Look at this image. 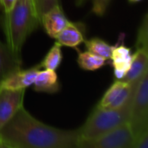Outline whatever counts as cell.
<instances>
[{
  "instance_id": "cell-1",
  "label": "cell",
  "mask_w": 148,
  "mask_h": 148,
  "mask_svg": "<svg viewBox=\"0 0 148 148\" xmlns=\"http://www.w3.org/2000/svg\"><path fill=\"white\" fill-rule=\"evenodd\" d=\"M4 148H78L80 134L59 129L36 119L23 105L0 129Z\"/></svg>"
},
{
  "instance_id": "cell-2",
  "label": "cell",
  "mask_w": 148,
  "mask_h": 148,
  "mask_svg": "<svg viewBox=\"0 0 148 148\" xmlns=\"http://www.w3.org/2000/svg\"><path fill=\"white\" fill-rule=\"evenodd\" d=\"M40 24L35 0H17L10 11L0 16V27L6 44L20 56L26 39Z\"/></svg>"
},
{
  "instance_id": "cell-3",
  "label": "cell",
  "mask_w": 148,
  "mask_h": 148,
  "mask_svg": "<svg viewBox=\"0 0 148 148\" xmlns=\"http://www.w3.org/2000/svg\"><path fill=\"white\" fill-rule=\"evenodd\" d=\"M131 102L132 100L119 108H101L95 107L84 124L78 128L80 140L97 137L127 122Z\"/></svg>"
},
{
  "instance_id": "cell-4",
  "label": "cell",
  "mask_w": 148,
  "mask_h": 148,
  "mask_svg": "<svg viewBox=\"0 0 148 148\" xmlns=\"http://www.w3.org/2000/svg\"><path fill=\"white\" fill-rule=\"evenodd\" d=\"M128 123L134 136L148 130V70L141 75L136 84Z\"/></svg>"
},
{
  "instance_id": "cell-5",
  "label": "cell",
  "mask_w": 148,
  "mask_h": 148,
  "mask_svg": "<svg viewBox=\"0 0 148 148\" xmlns=\"http://www.w3.org/2000/svg\"><path fill=\"white\" fill-rule=\"evenodd\" d=\"M134 135L127 122L97 137L82 140L78 148H133Z\"/></svg>"
},
{
  "instance_id": "cell-6",
  "label": "cell",
  "mask_w": 148,
  "mask_h": 148,
  "mask_svg": "<svg viewBox=\"0 0 148 148\" xmlns=\"http://www.w3.org/2000/svg\"><path fill=\"white\" fill-rule=\"evenodd\" d=\"M137 82L130 83L123 80H115L104 93L96 107L101 108H121L132 100Z\"/></svg>"
},
{
  "instance_id": "cell-7",
  "label": "cell",
  "mask_w": 148,
  "mask_h": 148,
  "mask_svg": "<svg viewBox=\"0 0 148 148\" xmlns=\"http://www.w3.org/2000/svg\"><path fill=\"white\" fill-rule=\"evenodd\" d=\"M25 89H9L0 87V129L23 105Z\"/></svg>"
},
{
  "instance_id": "cell-8",
  "label": "cell",
  "mask_w": 148,
  "mask_h": 148,
  "mask_svg": "<svg viewBox=\"0 0 148 148\" xmlns=\"http://www.w3.org/2000/svg\"><path fill=\"white\" fill-rule=\"evenodd\" d=\"M40 21L48 36L55 39L69 22L62 10L61 4L56 5L44 12L42 15Z\"/></svg>"
},
{
  "instance_id": "cell-9",
  "label": "cell",
  "mask_w": 148,
  "mask_h": 148,
  "mask_svg": "<svg viewBox=\"0 0 148 148\" xmlns=\"http://www.w3.org/2000/svg\"><path fill=\"white\" fill-rule=\"evenodd\" d=\"M116 80H122L128 72L133 61V54L130 48L122 42L114 45L110 59Z\"/></svg>"
},
{
  "instance_id": "cell-10",
  "label": "cell",
  "mask_w": 148,
  "mask_h": 148,
  "mask_svg": "<svg viewBox=\"0 0 148 148\" xmlns=\"http://www.w3.org/2000/svg\"><path fill=\"white\" fill-rule=\"evenodd\" d=\"M40 69V63L27 69H21L8 76L0 84V87L9 89H26L33 85Z\"/></svg>"
},
{
  "instance_id": "cell-11",
  "label": "cell",
  "mask_w": 148,
  "mask_h": 148,
  "mask_svg": "<svg viewBox=\"0 0 148 148\" xmlns=\"http://www.w3.org/2000/svg\"><path fill=\"white\" fill-rule=\"evenodd\" d=\"M86 25L82 22H69L56 36V42L62 46L76 48L85 41Z\"/></svg>"
},
{
  "instance_id": "cell-12",
  "label": "cell",
  "mask_w": 148,
  "mask_h": 148,
  "mask_svg": "<svg viewBox=\"0 0 148 148\" xmlns=\"http://www.w3.org/2000/svg\"><path fill=\"white\" fill-rule=\"evenodd\" d=\"M22 59L6 43L0 41V84L10 75L22 69Z\"/></svg>"
},
{
  "instance_id": "cell-13",
  "label": "cell",
  "mask_w": 148,
  "mask_h": 148,
  "mask_svg": "<svg viewBox=\"0 0 148 148\" xmlns=\"http://www.w3.org/2000/svg\"><path fill=\"white\" fill-rule=\"evenodd\" d=\"M32 87L39 93L56 94L60 90L61 84L56 70L44 69L39 70Z\"/></svg>"
},
{
  "instance_id": "cell-14",
  "label": "cell",
  "mask_w": 148,
  "mask_h": 148,
  "mask_svg": "<svg viewBox=\"0 0 148 148\" xmlns=\"http://www.w3.org/2000/svg\"><path fill=\"white\" fill-rule=\"evenodd\" d=\"M147 70H148V49H136V51L133 54L131 67L122 80L130 83L136 82Z\"/></svg>"
},
{
  "instance_id": "cell-15",
  "label": "cell",
  "mask_w": 148,
  "mask_h": 148,
  "mask_svg": "<svg viewBox=\"0 0 148 148\" xmlns=\"http://www.w3.org/2000/svg\"><path fill=\"white\" fill-rule=\"evenodd\" d=\"M77 63L79 67L87 71H95L101 69L105 63L106 60L99 56H96L89 51H78Z\"/></svg>"
},
{
  "instance_id": "cell-16",
  "label": "cell",
  "mask_w": 148,
  "mask_h": 148,
  "mask_svg": "<svg viewBox=\"0 0 148 148\" xmlns=\"http://www.w3.org/2000/svg\"><path fill=\"white\" fill-rule=\"evenodd\" d=\"M85 48L88 51L104 58L106 61L110 59L111 53L113 50V45L104 41L100 37H93L84 42Z\"/></svg>"
},
{
  "instance_id": "cell-17",
  "label": "cell",
  "mask_w": 148,
  "mask_h": 148,
  "mask_svg": "<svg viewBox=\"0 0 148 148\" xmlns=\"http://www.w3.org/2000/svg\"><path fill=\"white\" fill-rule=\"evenodd\" d=\"M62 61V45L56 42L40 62V66L41 68H44L46 69L56 70L60 67Z\"/></svg>"
},
{
  "instance_id": "cell-18",
  "label": "cell",
  "mask_w": 148,
  "mask_h": 148,
  "mask_svg": "<svg viewBox=\"0 0 148 148\" xmlns=\"http://www.w3.org/2000/svg\"><path fill=\"white\" fill-rule=\"evenodd\" d=\"M136 49H148V16L146 14L138 29L137 37L135 41Z\"/></svg>"
},
{
  "instance_id": "cell-19",
  "label": "cell",
  "mask_w": 148,
  "mask_h": 148,
  "mask_svg": "<svg viewBox=\"0 0 148 148\" xmlns=\"http://www.w3.org/2000/svg\"><path fill=\"white\" fill-rule=\"evenodd\" d=\"M58 4H60V0H35L36 9L40 19L44 12Z\"/></svg>"
},
{
  "instance_id": "cell-20",
  "label": "cell",
  "mask_w": 148,
  "mask_h": 148,
  "mask_svg": "<svg viewBox=\"0 0 148 148\" xmlns=\"http://www.w3.org/2000/svg\"><path fill=\"white\" fill-rule=\"evenodd\" d=\"M112 0H92V12L98 16H103Z\"/></svg>"
},
{
  "instance_id": "cell-21",
  "label": "cell",
  "mask_w": 148,
  "mask_h": 148,
  "mask_svg": "<svg viewBox=\"0 0 148 148\" xmlns=\"http://www.w3.org/2000/svg\"><path fill=\"white\" fill-rule=\"evenodd\" d=\"M133 148H148V130H145L134 136Z\"/></svg>"
},
{
  "instance_id": "cell-22",
  "label": "cell",
  "mask_w": 148,
  "mask_h": 148,
  "mask_svg": "<svg viewBox=\"0 0 148 148\" xmlns=\"http://www.w3.org/2000/svg\"><path fill=\"white\" fill-rule=\"evenodd\" d=\"M17 0H1V10L3 12L10 11Z\"/></svg>"
},
{
  "instance_id": "cell-23",
  "label": "cell",
  "mask_w": 148,
  "mask_h": 148,
  "mask_svg": "<svg viewBox=\"0 0 148 148\" xmlns=\"http://www.w3.org/2000/svg\"><path fill=\"white\" fill-rule=\"evenodd\" d=\"M88 0H75V5L80 7V6H82L85 3H87Z\"/></svg>"
},
{
  "instance_id": "cell-24",
  "label": "cell",
  "mask_w": 148,
  "mask_h": 148,
  "mask_svg": "<svg viewBox=\"0 0 148 148\" xmlns=\"http://www.w3.org/2000/svg\"><path fill=\"white\" fill-rule=\"evenodd\" d=\"M129 3H139V2H141L142 0H128Z\"/></svg>"
},
{
  "instance_id": "cell-25",
  "label": "cell",
  "mask_w": 148,
  "mask_h": 148,
  "mask_svg": "<svg viewBox=\"0 0 148 148\" xmlns=\"http://www.w3.org/2000/svg\"><path fill=\"white\" fill-rule=\"evenodd\" d=\"M0 148H4L3 147V142H2L1 139H0Z\"/></svg>"
},
{
  "instance_id": "cell-26",
  "label": "cell",
  "mask_w": 148,
  "mask_h": 148,
  "mask_svg": "<svg viewBox=\"0 0 148 148\" xmlns=\"http://www.w3.org/2000/svg\"><path fill=\"white\" fill-rule=\"evenodd\" d=\"M0 10H1V0H0Z\"/></svg>"
}]
</instances>
